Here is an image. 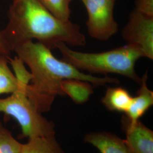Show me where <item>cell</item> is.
I'll return each instance as SVG.
<instances>
[{"label": "cell", "instance_id": "1", "mask_svg": "<svg viewBox=\"0 0 153 153\" xmlns=\"http://www.w3.org/2000/svg\"><path fill=\"white\" fill-rule=\"evenodd\" d=\"M13 52L30 70L32 78L27 88V95L42 114L49 111L57 96L64 95L61 83L64 79L85 81L94 86L119 83L115 78L83 73L71 64L56 59L51 49L38 42H24L16 46Z\"/></svg>", "mask_w": 153, "mask_h": 153}, {"label": "cell", "instance_id": "2", "mask_svg": "<svg viewBox=\"0 0 153 153\" xmlns=\"http://www.w3.org/2000/svg\"><path fill=\"white\" fill-rule=\"evenodd\" d=\"M8 18L2 31L11 52L18 45L33 40L50 49L60 43L71 46L86 44L78 25L59 20L38 0H13Z\"/></svg>", "mask_w": 153, "mask_h": 153}, {"label": "cell", "instance_id": "3", "mask_svg": "<svg viewBox=\"0 0 153 153\" xmlns=\"http://www.w3.org/2000/svg\"><path fill=\"white\" fill-rule=\"evenodd\" d=\"M56 48L61 53L62 60L81 71L103 74H117L126 76L139 85L141 83V78L136 72L135 65L139 59L143 57V55L134 45L127 44L115 49L97 53L76 51L64 43L57 44Z\"/></svg>", "mask_w": 153, "mask_h": 153}, {"label": "cell", "instance_id": "4", "mask_svg": "<svg viewBox=\"0 0 153 153\" xmlns=\"http://www.w3.org/2000/svg\"><path fill=\"white\" fill-rule=\"evenodd\" d=\"M28 85H23L7 98H0V113L13 117L22 129V137L28 138L55 134V124L42 115L28 98Z\"/></svg>", "mask_w": 153, "mask_h": 153}, {"label": "cell", "instance_id": "5", "mask_svg": "<svg viewBox=\"0 0 153 153\" xmlns=\"http://www.w3.org/2000/svg\"><path fill=\"white\" fill-rule=\"evenodd\" d=\"M88 18L86 26L89 35L95 39L105 41L118 31L114 16L116 0H81Z\"/></svg>", "mask_w": 153, "mask_h": 153}, {"label": "cell", "instance_id": "6", "mask_svg": "<svg viewBox=\"0 0 153 153\" xmlns=\"http://www.w3.org/2000/svg\"><path fill=\"white\" fill-rule=\"evenodd\" d=\"M122 36L127 44L137 47L143 57L153 59V16L134 9L122 31Z\"/></svg>", "mask_w": 153, "mask_h": 153}, {"label": "cell", "instance_id": "7", "mask_svg": "<svg viewBox=\"0 0 153 153\" xmlns=\"http://www.w3.org/2000/svg\"><path fill=\"white\" fill-rule=\"evenodd\" d=\"M121 121L124 141L131 153H153V131L140 120L131 123L123 116Z\"/></svg>", "mask_w": 153, "mask_h": 153}, {"label": "cell", "instance_id": "8", "mask_svg": "<svg viewBox=\"0 0 153 153\" xmlns=\"http://www.w3.org/2000/svg\"><path fill=\"white\" fill-rule=\"evenodd\" d=\"M148 71L141 78L140 88L136 97H133L131 103L125 113L126 119L131 123H134L142 117L153 104V92L148 88Z\"/></svg>", "mask_w": 153, "mask_h": 153}, {"label": "cell", "instance_id": "9", "mask_svg": "<svg viewBox=\"0 0 153 153\" xmlns=\"http://www.w3.org/2000/svg\"><path fill=\"white\" fill-rule=\"evenodd\" d=\"M84 141L98 149L100 153H131L124 140L107 131L88 133Z\"/></svg>", "mask_w": 153, "mask_h": 153}, {"label": "cell", "instance_id": "10", "mask_svg": "<svg viewBox=\"0 0 153 153\" xmlns=\"http://www.w3.org/2000/svg\"><path fill=\"white\" fill-rule=\"evenodd\" d=\"M63 95L69 97L76 104L87 102L94 94L93 85L90 82L76 79H66L61 83Z\"/></svg>", "mask_w": 153, "mask_h": 153}, {"label": "cell", "instance_id": "11", "mask_svg": "<svg viewBox=\"0 0 153 153\" xmlns=\"http://www.w3.org/2000/svg\"><path fill=\"white\" fill-rule=\"evenodd\" d=\"M132 98L131 94L125 88H108L101 102L109 111L125 114L131 105Z\"/></svg>", "mask_w": 153, "mask_h": 153}, {"label": "cell", "instance_id": "12", "mask_svg": "<svg viewBox=\"0 0 153 153\" xmlns=\"http://www.w3.org/2000/svg\"><path fill=\"white\" fill-rule=\"evenodd\" d=\"M20 153H64L55 134L28 138L23 144Z\"/></svg>", "mask_w": 153, "mask_h": 153}, {"label": "cell", "instance_id": "13", "mask_svg": "<svg viewBox=\"0 0 153 153\" xmlns=\"http://www.w3.org/2000/svg\"><path fill=\"white\" fill-rule=\"evenodd\" d=\"M10 60L6 58H0V95L11 94L20 88L22 85H28L18 80L11 71L8 65Z\"/></svg>", "mask_w": 153, "mask_h": 153}, {"label": "cell", "instance_id": "14", "mask_svg": "<svg viewBox=\"0 0 153 153\" xmlns=\"http://www.w3.org/2000/svg\"><path fill=\"white\" fill-rule=\"evenodd\" d=\"M40 3L53 16L61 21L70 20L71 0H38Z\"/></svg>", "mask_w": 153, "mask_h": 153}, {"label": "cell", "instance_id": "15", "mask_svg": "<svg viewBox=\"0 0 153 153\" xmlns=\"http://www.w3.org/2000/svg\"><path fill=\"white\" fill-rule=\"evenodd\" d=\"M22 145L0 121V153H20Z\"/></svg>", "mask_w": 153, "mask_h": 153}, {"label": "cell", "instance_id": "16", "mask_svg": "<svg viewBox=\"0 0 153 153\" xmlns=\"http://www.w3.org/2000/svg\"><path fill=\"white\" fill-rule=\"evenodd\" d=\"M135 9L144 14L153 16V0H136Z\"/></svg>", "mask_w": 153, "mask_h": 153}, {"label": "cell", "instance_id": "17", "mask_svg": "<svg viewBox=\"0 0 153 153\" xmlns=\"http://www.w3.org/2000/svg\"><path fill=\"white\" fill-rule=\"evenodd\" d=\"M12 52L6 41L2 30L0 31V58H6L10 60Z\"/></svg>", "mask_w": 153, "mask_h": 153}]
</instances>
